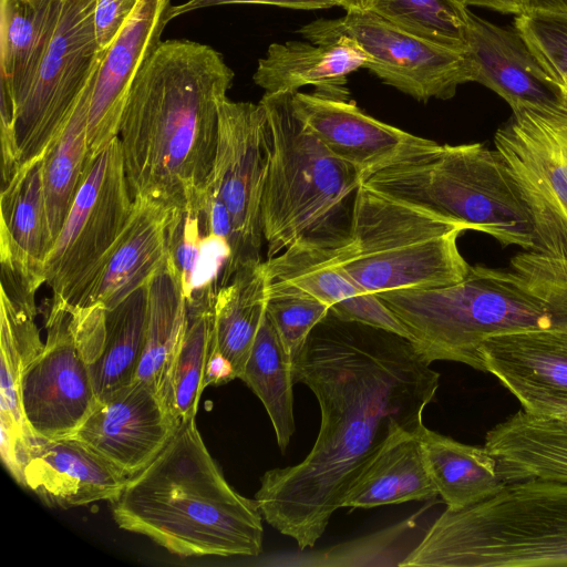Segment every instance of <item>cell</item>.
<instances>
[{
    "mask_svg": "<svg viewBox=\"0 0 567 567\" xmlns=\"http://www.w3.org/2000/svg\"><path fill=\"white\" fill-rule=\"evenodd\" d=\"M0 228L35 264L44 262L53 246L42 179V159L21 166L3 184L0 196Z\"/></svg>",
    "mask_w": 567,
    "mask_h": 567,
    "instance_id": "obj_34",
    "label": "cell"
},
{
    "mask_svg": "<svg viewBox=\"0 0 567 567\" xmlns=\"http://www.w3.org/2000/svg\"><path fill=\"white\" fill-rule=\"evenodd\" d=\"M333 248L296 243L264 261L267 277L312 296L342 320L369 324L411 340L405 327L382 300L361 288L338 265Z\"/></svg>",
    "mask_w": 567,
    "mask_h": 567,
    "instance_id": "obj_22",
    "label": "cell"
},
{
    "mask_svg": "<svg viewBox=\"0 0 567 567\" xmlns=\"http://www.w3.org/2000/svg\"><path fill=\"white\" fill-rule=\"evenodd\" d=\"M361 185L485 233L503 246L535 248L527 205L496 148L435 143L368 174Z\"/></svg>",
    "mask_w": 567,
    "mask_h": 567,
    "instance_id": "obj_6",
    "label": "cell"
},
{
    "mask_svg": "<svg viewBox=\"0 0 567 567\" xmlns=\"http://www.w3.org/2000/svg\"><path fill=\"white\" fill-rule=\"evenodd\" d=\"M99 64L82 89L66 123L42 157L43 189L53 241L59 236L94 159L87 142V117Z\"/></svg>",
    "mask_w": 567,
    "mask_h": 567,
    "instance_id": "obj_29",
    "label": "cell"
},
{
    "mask_svg": "<svg viewBox=\"0 0 567 567\" xmlns=\"http://www.w3.org/2000/svg\"><path fill=\"white\" fill-rule=\"evenodd\" d=\"M567 134V112L564 110H549Z\"/></svg>",
    "mask_w": 567,
    "mask_h": 567,
    "instance_id": "obj_46",
    "label": "cell"
},
{
    "mask_svg": "<svg viewBox=\"0 0 567 567\" xmlns=\"http://www.w3.org/2000/svg\"><path fill=\"white\" fill-rule=\"evenodd\" d=\"M134 208L120 137L93 159L44 262L53 299L73 307L102 268Z\"/></svg>",
    "mask_w": 567,
    "mask_h": 567,
    "instance_id": "obj_9",
    "label": "cell"
},
{
    "mask_svg": "<svg viewBox=\"0 0 567 567\" xmlns=\"http://www.w3.org/2000/svg\"><path fill=\"white\" fill-rule=\"evenodd\" d=\"M60 6L61 0H0L1 107L13 117L51 42Z\"/></svg>",
    "mask_w": 567,
    "mask_h": 567,
    "instance_id": "obj_25",
    "label": "cell"
},
{
    "mask_svg": "<svg viewBox=\"0 0 567 567\" xmlns=\"http://www.w3.org/2000/svg\"><path fill=\"white\" fill-rule=\"evenodd\" d=\"M528 11L567 13V0H528Z\"/></svg>",
    "mask_w": 567,
    "mask_h": 567,
    "instance_id": "obj_44",
    "label": "cell"
},
{
    "mask_svg": "<svg viewBox=\"0 0 567 567\" xmlns=\"http://www.w3.org/2000/svg\"><path fill=\"white\" fill-rule=\"evenodd\" d=\"M233 80L212 47L186 39L159 43L137 74L121 118L133 199L198 209L214 165L219 104Z\"/></svg>",
    "mask_w": 567,
    "mask_h": 567,
    "instance_id": "obj_2",
    "label": "cell"
},
{
    "mask_svg": "<svg viewBox=\"0 0 567 567\" xmlns=\"http://www.w3.org/2000/svg\"><path fill=\"white\" fill-rule=\"evenodd\" d=\"M430 362L483 372L480 347L492 336L557 324L549 307L513 270L471 266L458 282L377 293Z\"/></svg>",
    "mask_w": 567,
    "mask_h": 567,
    "instance_id": "obj_7",
    "label": "cell"
},
{
    "mask_svg": "<svg viewBox=\"0 0 567 567\" xmlns=\"http://www.w3.org/2000/svg\"><path fill=\"white\" fill-rule=\"evenodd\" d=\"M467 8L483 7L502 13L522 14L528 11V0H460Z\"/></svg>",
    "mask_w": 567,
    "mask_h": 567,
    "instance_id": "obj_43",
    "label": "cell"
},
{
    "mask_svg": "<svg viewBox=\"0 0 567 567\" xmlns=\"http://www.w3.org/2000/svg\"><path fill=\"white\" fill-rule=\"evenodd\" d=\"M147 285L105 313V337L99 357L89 364L99 401L134 382L144 347Z\"/></svg>",
    "mask_w": 567,
    "mask_h": 567,
    "instance_id": "obj_32",
    "label": "cell"
},
{
    "mask_svg": "<svg viewBox=\"0 0 567 567\" xmlns=\"http://www.w3.org/2000/svg\"><path fill=\"white\" fill-rule=\"evenodd\" d=\"M292 103L300 120L331 153L354 166L361 179L436 143L375 120L350 99L297 91Z\"/></svg>",
    "mask_w": 567,
    "mask_h": 567,
    "instance_id": "obj_18",
    "label": "cell"
},
{
    "mask_svg": "<svg viewBox=\"0 0 567 567\" xmlns=\"http://www.w3.org/2000/svg\"><path fill=\"white\" fill-rule=\"evenodd\" d=\"M45 327V343L21 370L24 419L35 436H73L99 399L86 355L73 330L70 310L62 301L52 299Z\"/></svg>",
    "mask_w": 567,
    "mask_h": 567,
    "instance_id": "obj_13",
    "label": "cell"
},
{
    "mask_svg": "<svg viewBox=\"0 0 567 567\" xmlns=\"http://www.w3.org/2000/svg\"><path fill=\"white\" fill-rule=\"evenodd\" d=\"M118 527L182 556H257L262 547L256 499L236 492L209 454L195 417L128 477L112 503Z\"/></svg>",
    "mask_w": 567,
    "mask_h": 567,
    "instance_id": "obj_3",
    "label": "cell"
},
{
    "mask_svg": "<svg viewBox=\"0 0 567 567\" xmlns=\"http://www.w3.org/2000/svg\"><path fill=\"white\" fill-rule=\"evenodd\" d=\"M463 230L360 184L350 241L333 252L338 265L371 293L449 286L471 269L457 247Z\"/></svg>",
    "mask_w": 567,
    "mask_h": 567,
    "instance_id": "obj_8",
    "label": "cell"
},
{
    "mask_svg": "<svg viewBox=\"0 0 567 567\" xmlns=\"http://www.w3.org/2000/svg\"><path fill=\"white\" fill-rule=\"evenodd\" d=\"M420 433L394 435L354 482L343 507L372 508L437 496Z\"/></svg>",
    "mask_w": 567,
    "mask_h": 567,
    "instance_id": "obj_27",
    "label": "cell"
},
{
    "mask_svg": "<svg viewBox=\"0 0 567 567\" xmlns=\"http://www.w3.org/2000/svg\"><path fill=\"white\" fill-rule=\"evenodd\" d=\"M511 270L549 307L557 324L567 323V260L525 251L512 258Z\"/></svg>",
    "mask_w": 567,
    "mask_h": 567,
    "instance_id": "obj_39",
    "label": "cell"
},
{
    "mask_svg": "<svg viewBox=\"0 0 567 567\" xmlns=\"http://www.w3.org/2000/svg\"><path fill=\"white\" fill-rule=\"evenodd\" d=\"M306 41H287L269 45L259 59L254 82L265 93H295L313 85L316 93L349 99L347 76L364 69L368 56L358 42L343 33L326 29L313 21L299 30Z\"/></svg>",
    "mask_w": 567,
    "mask_h": 567,
    "instance_id": "obj_20",
    "label": "cell"
},
{
    "mask_svg": "<svg viewBox=\"0 0 567 567\" xmlns=\"http://www.w3.org/2000/svg\"><path fill=\"white\" fill-rule=\"evenodd\" d=\"M346 11L364 8V0H338Z\"/></svg>",
    "mask_w": 567,
    "mask_h": 567,
    "instance_id": "obj_45",
    "label": "cell"
},
{
    "mask_svg": "<svg viewBox=\"0 0 567 567\" xmlns=\"http://www.w3.org/2000/svg\"><path fill=\"white\" fill-rule=\"evenodd\" d=\"M1 292L21 310L37 316L35 293L45 284L44 268L35 264L0 228Z\"/></svg>",
    "mask_w": 567,
    "mask_h": 567,
    "instance_id": "obj_40",
    "label": "cell"
},
{
    "mask_svg": "<svg viewBox=\"0 0 567 567\" xmlns=\"http://www.w3.org/2000/svg\"><path fill=\"white\" fill-rule=\"evenodd\" d=\"M484 446L505 483H567V415L537 416L519 410L486 433Z\"/></svg>",
    "mask_w": 567,
    "mask_h": 567,
    "instance_id": "obj_24",
    "label": "cell"
},
{
    "mask_svg": "<svg viewBox=\"0 0 567 567\" xmlns=\"http://www.w3.org/2000/svg\"><path fill=\"white\" fill-rule=\"evenodd\" d=\"M128 476L76 436H31L19 483L49 504L68 508L115 501Z\"/></svg>",
    "mask_w": 567,
    "mask_h": 567,
    "instance_id": "obj_19",
    "label": "cell"
},
{
    "mask_svg": "<svg viewBox=\"0 0 567 567\" xmlns=\"http://www.w3.org/2000/svg\"><path fill=\"white\" fill-rule=\"evenodd\" d=\"M175 210L152 199L135 198L126 228L73 307L101 305L110 310L147 285L168 259V226Z\"/></svg>",
    "mask_w": 567,
    "mask_h": 567,
    "instance_id": "obj_23",
    "label": "cell"
},
{
    "mask_svg": "<svg viewBox=\"0 0 567 567\" xmlns=\"http://www.w3.org/2000/svg\"><path fill=\"white\" fill-rule=\"evenodd\" d=\"M291 362L265 312L240 380L264 404L282 453L286 452L296 429Z\"/></svg>",
    "mask_w": 567,
    "mask_h": 567,
    "instance_id": "obj_33",
    "label": "cell"
},
{
    "mask_svg": "<svg viewBox=\"0 0 567 567\" xmlns=\"http://www.w3.org/2000/svg\"><path fill=\"white\" fill-rule=\"evenodd\" d=\"M271 155L270 127L259 102L219 104L217 144L208 187L230 213L235 243L221 280L226 286L243 267L261 260V202Z\"/></svg>",
    "mask_w": 567,
    "mask_h": 567,
    "instance_id": "obj_11",
    "label": "cell"
},
{
    "mask_svg": "<svg viewBox=\"0 0 567 567\" xmlns=\"http://www.w3.org/2000/svg\"><path fill=\"white\" fill-rule=\"evenodd\" d=\"M264 261L240 268L214 302L213 353L225 358L240 379L267 305Z\"/></svg>",
    "mask_w": 567,
    "mask_h": 567,
    "instance_id": "obj_31",
    "label": "cell"
},
{
    "mask_svg": "<svg viewBox=\"0 0 567 567\" xmlns=\"http://www.w3.org/2000/svg\"><path fill=\"white\" fill-rule=\"evenodd\" d=\"M171 6V0H140L103 53L87 117V142L93 158L118 136L130 91L144 63L162 42Z\"/></svg>",
    "mask_w": 567,
    "mask_h": 567,
    "instance_id": "obj_17",
    "label": "cell"
},
{
    "mask_svg": "<svg viewBox=\"0 0 567 567\" xmlns=\"http://www.w3.org/2000/svg\"><path fill=\"white\" fill-rule=\"evenodd\" d=\"M234 3L269 4L295 10H321L341 7L338 0H188L181 4H172L168 10V19L172 20L198 9Z\"/></svg>",
    "mask_w": 567,
    "mask_h": 567,
    "instance_id": "obj_42",
    "label": "cell"
},
{
    "mask_svg": "<svg viewBox=\"0 0 567 567\" xmlns=\"http://www.w3.org/2000/svg\"><path fill=\"white\" fill-rule=\"evenodd\" d=\"M420 440L429 472L447 509L466 508L505 487L496 460L484 445L461 443L425 426Z\"/></svg>",
    "mask_w": 567,
    "mask_h": 567,
    "instance_id": "obj_28",
    "label": "cell"
},
{
    "mask_svg": "<svg viewBox=\"0 0 567 567\" xmlns=\"http://www.w3.org/2000/svg\"><path fill=\"white\" fill-rule=\"evenodd\" d=\"M178 427L157 392L134 380L99 401L73 436L131 477L161 453Z\"/></svg>",
    "mask_w": 567,
    "mask_h": 567,
    "instance_id": "obj_16",
    "label": "cell"
},
{
    "mask_svg": "<svg viewBox=\"0 0 567 567\" xmlns=\"http://www.w3.org/2000/svg\"><path fill=\"white\" fill-rule=\"evenodd\" d=\"M399 566H567V483H506L477 504L446 508Z\"/></svg>",
    "mask_w": 567,
    "mask_h": 567,
    "instance_id": "obj_5",
    "label": "cell"
},
{
    "mask_svg": "<svg viewBox=\"0 0 567 567\" xmlns=\"http://www.w3.org/2000/svg\"><path fill=\"white\" fill-rule=\"evenodd\" d=\"M291 374L317 398L319 433L303 461L262 475L255 499L266 522L303 550L384 445L422 431L440 374L410 339L331 311L292 360Z\"/></svg>",
    "mask_w": 567,
    "mask_h": 567,
    "instance_id": "obj_1",
    "label": "cell"
},
{
    "mask_svg": "<svg viewBox=\"0 0 567 567\" xmlns=\"http://www.w3.org/2000/svg\"><path fill=\"white\" fill-rule=\"evenodd\" d=\"M465 55L472 69V82L497 93L512 110H563L560 85L516 29L502 28L470 12Z\"/></svg>",
    "mask_w": 567,
    "mask_h": 567,
    "instance_id": "obj_21",
    "label": "cell"
},
{
    "mask_svg": "<svg viewBox=\"0 0 567 567\" xmlns=\"http://www.w3.org/2000/svg\"><path fill=\"white\" fill-rule=\"evenodd\" d=\"M214 342V306L187 308V326L171 377L167 408L182 423L196 416L206 388V367Z\"/></svg>",
    "mask_w": 567,
    "mask_h": 567,
    "instance_id": "obj_36",
    "label": "cell"
},
{
    "mask_svg": "<svg viewBox=\"0 0 567 567\" xmlns=\"http://www.w3.org/2000/svg\"><path fill=\"white\" fill-rule=\"evenodd\" d=\"M290 92L265 93L271 155L261 202L267 258L296 243L338 247L351 238L361 174L300 120Z\"/></svg>",
    "mask_w": 567,
    "mask_h": 567,
    "instance_id": "obj_4",
    "label": "cell"
},
{
    "mask_svg": "<svg viewBox=\"0 0 567 567\" xmlns=\"http://www.w3.org/2000/svg\"><path fill=\"white\" fill-rule=\"evenodd\" d=\"M514 24L548 74L558 83L567 72V13L527 11L518 14Z\"/></svg>",
    "mask_w": 567,
    "mask_h": 567,
    "instance_id": "obj_38",
    "label": "cell"
},
{
    "mask_svg": "<svg viewBox=\"0 0 567 567\" xmlns=\"http://www.w3.org/2000/svg\"><path fill=\"white\" fill-rule=\"evenodd\" d=\"M512 111L494 144L530 214L533 251L567 260V134L551 111Z\"/></svg>",
    "mask_w": 567,
    "mask_h": 567,
    "instance_id": "obj_12",
    "label": "cell"
},
{
    "mask_svg": "<svg viewBox=\"0 0 567 567\" xmlns=\"http://www.w3.org/2000/svg\"><path fill=\"white\" fill-rule=\"evenodd\" d=\"M329 31L348 34L365 52L364 69L420 102L449 100L472 82V69L460 53L414 37L364 8L341 19L319 20Z\"/></svg>",
    "mask_w": 567,
    "mask_h": 567,
    "instance_id": "obj_14",
    "label": "cell"
},
{
    "mask_svg": "<svg viewBox=\"0 0 567 567\" xmlns=\"http://www.w3.org/2000/svg\"><path fill=\"white\" fill-rule=\"evenodd\" d=\"M0 427L1 456L12 476L19 474L21 456L29 443L30 431L22 410L20 377L22 365L43 344L34 319L7 306L0 308Z\"/></svg>",
    "mask_w": 567,
    "mask_h": 567,
    "instance_id": "obj_30",
    "label": "cell"
},
{
    "mask_svg": "<svg viewBox=\"0 0 567 567\" xmlns=\"http://www.w3.org/2000/svg\"><path fill=\"white\" fill-rule=\"evenodd\" d=\"M558 84L560 85L564 95L563 110L567 112V72L561 75Z\"/></svg>",
    "mask_w": 567,
    "mask_h": 567,
    "instance_id": "obj_47",
    "label": "cell"
},
{
    "mask_svg": "<svg viewBox=\"0 0 567 567\" xmlns=\"http://www.w3.org/2000/svg\"><path fill=\"white\" fill-rule=\"evenodd\" d=\"M364 9L424 41L467 50L471 11L460 0H364Z\"/></svg>",
    "mask_w": 567,
    "mask_h": 567,
    "instance_id": "obj_35",
    "label": "cell"
},
{
    "mask_svg": "<svg viewBox=\"0 0 567 567\" xmlns=\"http://www.w3.org/2000/svg\"><path fill=\"white\" fill-rule=\"evenodd\" d=\"M329 312L327 305L305 291L291 285L268 279L266 313L291 361L312 329Z\"/></svg>",
    "mask_w": 567,
    "mask_h": 567,
    "instance_id": "obj_37",
    "label": "cell"
},
{
    "mask_svg": "<svg viewBox=\"0 0 567 567\" xmlns=\"http://www.w3.org/2000/svg\"><path fill=\"white\" fill-rule=\"evenodd\" d=\"M94 2L61 0L51 42L14 111L19 168L42 159L102 59L93 28Z\"/></svg>",
    "mask_w": 567,
    "mask_h": 567,
    "instance_id": "obj_10",
    "label": "cell"
},
{
    "mask_svg": "<svg viewBox=\"0 0 567 567\" xmlns=\"http://www.w3.org/2000/svg\"><path fill=\"white\" fill-rule=\"evenodd\" d=\"M186 326L187 303L181 275L168 256L147 284L144 347L135 377L150 384L166 406L172 371Z\"/></svg>",
    "mask_w": 567,
    "mask_h": 567,
    "instance_id": "obj_26",
    "label": "cell"
},
{
    "mask_svg": "<svg viewBox=\"0 0 567 567\" xmlns=\"http://www.w3.org/2000/svg\"><path fill=\"white\" fill-rule=\"evenodd\" d=\"M492 374L537 416L567 415V323L492 336L480 347Z\"/></svg>",
    "mask_w": 567,
    "mask_h": 567,
    "instance_id": "obj_15",
    "label": "cell"
},
{
    "mask_svg": "<svg viewBox=\"0 0 567 567\" xmlns=\"http://www.w3.org/2000/svg\"><path fill=\"white\" fill-rule=\"evenodd\" d=\"M140 0H95L93 28L102 52L113 43Z\"/></svg>",
    "mask_w": 567,
    "mask_h": 567,
    "instance_id": "obj_41",
    "label": "cell"
}]
</instances>
